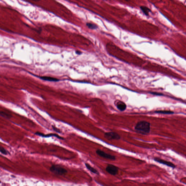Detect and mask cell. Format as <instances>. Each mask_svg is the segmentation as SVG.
I'll use <instances>...</instances> for the list:
<instances>
[{"instance_id":"30bf717a","label":"cell","mask_w":186,"mask_h":186,"mask_svg":"<svg viewBox=\"0 0 186 186\" xmlns=\"http://www.w3.org/2000/svg\"><path fill=\"white\" fill-rule=\"evenodd\" d=\"M85 165L88 170H90L93 173H95L96 175H99V173L98 171L96 170H95V169L92 167L90 164L88 163H85Z\"/></svg>"},{"instance_id":"9a60e30c","label":"cell","mask_w":186,"mask_h":186,"mask_svg":"<svg viewBox=\"0 0 186 186\" xmlns=\"http://www.w3.org/2000/svg\"><path fill=\"white\" fill-rule=\"evenodd\" d=\"M150 94L154 95H157V96H163V94L160 93L156 92H153L150 93Z\"/></svg>"},{"instance_id":"8fae6325","label":"cell","mask_w":186,"mask_h":186,"mask_svg":"<svg viewBox=\"0 0 186 186\" xmlns=\"http://www.w3.org/2000/svg\"><path fill=\"white\" fill-rule=\"evenodd\" d=\"M140 8L141 10H142L143 13L147 16H148L149 15V12L151 11L149 8L147 7H145V6H141L140 7Z\"/></svg>"},{"instance_id":"2e32d148","label":"cell","mask_w":186,"mask_h":186,"mask_svg":"<svg viewBox=\"0 0 186 186\" xmlns=\"http://www.w3.org/2000/svg\"><path fill=\"white\" fill-rule=\"evenodd\" d=\"M52 127H53V130H54L56 132H58V133H60V130H59V129H58L57 128H56L55 127H54V126H52Z\"/></svg>"},{"instance_id":"277c9868","label":"cell","mask_w":186,"mask_h":186,"mask_svg":"<svg viewBox=\"0 0 186 186\" xmlns=\"http://www.w3.org/2000/svg\"><path fill=\"white\" fill-rule=\"evenodd\" d=\"M96 153L97 155L101 157H103L105 159H110V160H115L116 159V157L113 155L109 154L106 153L104 151L100 149L97 150Z\"/></svg>"},{"instance_id":"e0dca14e","label":"cell","mask_w":186,"mask_h":186,"mask_svg":"<svg viewBox=\"0 0 186 186\" xmlns=\"http://www.w3.org/2000/svg\"><path fill=\"white\" fill-rule=\"evenodd\" d=\"M76 53L78 54V55H80L82 53L80 52V51H76Z\"/></svg>"},{"instance_id":"6da1fadb","label":"cell","mask_w":186,"mask_h":186,"mask_svg":"<svg viewBox=\"0 0 186 186\" xmlns=\"http://www.w3.org/2000/svg\"><path fill=\"white\" fill-rule=\"evenodd\" d=\"M135 131L143 134L149 133L150 131V124L146 121H140L137 122L134 127Z\"/></svg>"},{"instance_id":"52a82bcc","label":"cell","mask_w":186,"mask_h":186,"mask_svg":"<svg viewBox=\"0 0 186 186\" xmlns=\"http://www.w3.org/2000/svg\"><path fill=\"white\" fill-rule=\"evenodd\" d=\"M35 134L37 135V136H42V137H43V138H49V137L54 136V137H56V138H58V139H62V140L64 139L63 138L60 137V136H59L58 135L56 134L50 133L48 134H44L43 133H40V132H37L35 133Z\"/></svg>"},{"instance_id":"7c38bea8","label":"cell","mask_w":186,"mask_h":186,"mask_svg":"<svg viewBox=\"0 0 186 186\" xmlns=\"http://www.w3.org/2000/svg\"><path fill=\"white\" fill-rule=\"evenodd\" d=\"M154 112L156 113H161V114H167V115L172 114L174 113V112L173 111L166 110L157 111H155Z\"/></svg>"},{"instance_id":"5b68a950","label":"cell","mask_w":186,"mask_h":186,"mask_svg":"<svg viewBox=\"0 0 186 186\" xmlns=\"http://www.w3.org/2000/svg\"><path fill=\"white\" fill-rule=\"evenodd\" d=\"M106 170L110 175H115L117 174L119 171V168L114 165L109 164L106 168Z\"/></svg>"},{"instance_id":"4fadbf2b","label":"cell","mask_w":186,"mask_h":186,"mask_svg":"<svg viewBox=\"0 0 186 186\" xmlns=\"http://www.w3.org/2000/svg\"><path fill=\"white\" fill-rule=\"evenodd\" d=\"M87 26L89 28L92 30L96 29L97 28V26L95 24H94L91 23H87L86 24Z\"/></svg>"},{"instance_id":"7a4b0ae2","label":"cell","mask_w":186,"mask_h":186,"mask_svg":"<svg viewBox=\"0 0 186 186\" xmlns=\"http://www.w3.org/2000/svg\"><path fill=\"white\" fill-rule=\"evenodd\" d=\"M49 170L53 173L58 175H62L67 173V170L62 166L58 165H53Z\"/></svg>"},{"instance_id":"ba28073f","label":"cell","mask_w":186,"mask_h":186,"mask_svg":"<svg viewBox=\"0 0 186 186\" xmlns=\"http://www.w3.org/2000/svg\"><path fill=\"white\" fill-rule=\"evenodd\" d=\"M116 107L120 111H124L127 108L126 104L123 101H118L116 104Z\"/></svg>"},{"instance_id":"9c48e42d","label":"cell","mask_w":186,"mask_h":186,"mask_svg":"<svg viewBox=\"0 0 186 186\" xmlns=\"http://www.w3.org/2000/svg\"><path fill=\"white\" fill-rule=\"evenodd\" d=\"M40 79L42 80H44L48 81H59L58 79H57L55 78H52V77H47V76H41V77H38Z\"/></svg>"},{"instance_id":"5bb4252c","label":"cell","mask_w":186,"mask_h":186,"mask_svg":"<svg viewBox=\"0 0 186 186\" xmlns=\"http://www.w3.org/2000/svg\"><path fill=\"white\" fill-rule=\"evenodd\" d=\"M0 151L2 154H4V155H7L8 154H9V152L7 150H6L4 148L1 147V146L0 148Z\"/></svg>"},{"instance_id":"3957f363","label":"cell","mask_w":186,"mask_h":186,"mask_svg":"<svg viewBox=\"0 0 186 186\" xmlns=\"http://www.w3.org/2000/svg\"><path fill=\"white\" fill-rule=\"evenodd\" d=\"M104 137L106 139L111 140H119L121 138V137L117 133L115 132H107L104 134Z\"/></svg>"},{"instance_id":"8992f818","label":"cell","mask_w":186,"mask_h":186,"mask_svg":"<svg viewBox=\"0 0 186 186\" xmlns=\"http://www.w3.org/2000/svg\"><path fill=\"white\" fill-rule=\"evenodd\" d=\"M154 161L156 162H158L159 163L161 164H164V165H166L167 166L171 167V168H175L176 167V166L173 163H172L170 162V161H167L164 159H161L158 158H155L154 159Z\"/></svg>"}]
</instances>
